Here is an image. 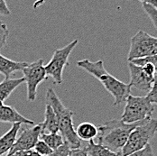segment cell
<instances>
[{
  "mask_svg": "<svg viewBox=\"0 0 157 156\" xmlns=\"http://www.w3.org/2000/svg\"><path fill=\"white\" fill-rule=\"evenodd\" d=\"M77 66L101 82L107 91H109L114 97V106H118L125 102L126 97L130 95L131 87L129 84H126L109 74L104 66L103 61L99 60L91 62L88 59H83L78 61Z\"/></svg>",
  "mask_w": 157,
  "mask_h": 156,
  "instance_id": "1",
  "label": "cell"
},
{
  "mask_svg": "<svg viewBox=\"0 0 157 156\" xmlns=\"http://www.w3.org/2000/svg\"><path fill=\"white\" fill-rule=\"evenodd\" d=\"M46 104H49L53 109L58 120L59 132L64 142H66L71 149L80 148L81 140H79L73 125V112L66 108L58 95L52 88H49L46 92Z\"/></svg>",
  "mask_w": 157,
  "mask_h": 156,
  "instance_id": "2",
  "label": "cell"
},
{
  "mask_svg": "<svg viewBox=\"0 0 157 156\" xmlns=\"http://www.w3.org/2000/svg\"><path fill=\"white\" fill-rule=\"evenodd\" d=\"M143 121L134 124H126L121 119L109 120L98 127L97 142L98 143L108 147L111 151L120 154L130 133Z\"/></svg>",
  "mask_w": 157,
  "mask_h": 156,
  "instance_id": "3",
  "label": "cell"
},
{
  "mask_svg": "<svg viewBox=\"0 0 157 156\" xmlns=\"http://www.w3.org/2000/svg\"><path fill=\"white\" fill-rule=\"evenodd\" d=\"M157 129L156 120L147 118L137 125L129 135L126 144L120 151V156H127L144 148L154 137Z\"/></svg>",
  "mask_w": 157,
  "mask_h": 156,
  "instance_id": "4",
  "label": "cell"
},
{
  "mask_svg": "<svg viewBox=\"0 0 157 156\" xmlns=\"http://www.w3.org/2000/svg\"><path fill=\"white\" fill-rule=\"evenodd\" d=\"M126 107L121 116V120L126 124L141 122L153 116L155 105L152 104L146 97L129 95L126 99Z\"/></svg>",
  "mask_w": 157,
  "mask_h": 156,
  "instance_id": "5",
  "label": "cell"
},
{
  "mask_svg": "<svg viewBox=\"0 0 157 156\" xmlns=\"http://www.w3.org/2000/svg\"><path fill=\"white\" fill-rule=\"evenodd\" d=\"M77 39L61 49H56L51 61L44 66L47 77H52L54 83L61 85L63 83V72L66 65H68L69 57L73 49L78 45Z\"/></svg>",
  "mask_w": 157,
  "mask_h": 156,
  "instance_id": "6",
  "label": "cell"
},
{
  "mask_svg": "<svg viewBox=\"0 0 157 156\" xmlns=\"http://www.w3.org/2000/svg\"><path fill=\"white\" fill-rule=\"evenodd\" d=\"M157 53L156 37L150 35L144 31H138L130 41V49L127 56V61L154 56Z\"/></svg>",
  "mask_w": 157,
  "mask_h": 156,
  "instance_id": "7",
  "label": "cell"
},
{
  "mask_svg": "<svg viewBox=\"0 0 157 156\" xmlns=\"http://www.w3.org/2000/svg\"><path fill=\"white\" fill-rule=\"evenodd\" d=\"M25 83L27 89V100L33 102L37 96V87L41 82L47 79L48 77L44 70V60L39 59L32 63H28L26 67L23 69Z\"/></svg>",
  "mask_w": 157,
  "mask_h": 156,
  "instance_id": "8",
  "label": "cell"
},
{
  "mask_svg": "<svg viewBox=\"0 0 157 156\" xmlns=\"http://www.w3.org/2000/svg\"><path fill=\"white\" fill-rule=\"evenodd\" d=\"M42 129L41 124L33 125L32 127L25 128L17 136L15 143L9 150L8 154L16 152H28L33 149L35 143L39 140Z\"/></svg>",
  "mask_w": 157,
  "mask_h": 156,
  "instance_id": "9",
  "label": "cell"
},
{
  "mask_svg": "<svg viewBox=\"0 0 157 156\" xmlns=\"http://www.w3.org/2000/svg\"><path fill=\"white\" fill-rule=\"evenodd\" d=\"M128 69L130 71V83L129 86L140 91L147 94L152 89L153 85L156 82L155 76L148 75L142 67L136 66L128 62Z\"/></svg>",
  "mask_w": 157,
  "mask_h": 156,
  "instance_id": "10",
  "label": "cell"
},
{
  "mask_svg": "<svg viewBox=\"0 0 157 156\" xmlns=\"http://www.w3.org/2000/svg\"><path fill=\"white\" fill-rule=\"evenodd\" d=\"M0 122L3 123H20L26 125H34V122L30 119H27L24 116H22L17 110L12 106L2 105L0 107Z\"/></svg>",
  "mask_w": 157,
  "mask_h": 156,
  "instance_id": "11",
  "label": "cell"
},
{
  "mask_svg": "<svg viewBox=\"0 0 157 156\" xmlns=\"http://www.w3.org/2000/svg\"><path fill=\"white\" fill-rule=\"evenodd\" d=\"M21 128L20 123L12 124L11 128L0 137V156L9 152L11 147L16 142L18 132Z\"/></svg>",
  "mask_w": 157,
  "mask_h": 156,
  "instance_id": "12",
  "label": "cell"
},
{
  "mask_svg": "<svg viewBox=\"0 0 157 156\" xmlns=\"http://www.w3.org/2000/svg\"><path fill=\"white\" fill-rule=\"evenodd\" d=\"M28 65L26 62H15L0 53V73L5 76V78H10V76L19 70H23Z\"/></svg>",
  "mask_w": 157,
  "mask_h": 156,
  "instance_id": "13",
  "label": "cell"
},
{
  "mask_svg": "<svg viewBox=\"0 0 157 156\" xmlns=\"http://www.w3.org/2000/svg\"><path fill=\"white\" fill-rule=\"evenodd\" d=\"M41 124V129L44 134H49V133H59V125H58V120L57 116L54 113L52 107L46 104L45 107V112H44V121Z\"/></svg>",
  "mask_w": 157,
  "mask_h": 156,
  "instance_id": "14",
  "label": "cell"
},
{
  "mask_svg": "<svg viewBox=\"0 0 157 156\" xmlns=\"http://www.w3.org/2000/svg\"><path fill=\"white\" fill-rule=\"evenodd\" d=\"M25 83V78H5L0 82V101H6L16 89Z\"/></svg>",
  "mask_w": 157,
  "mask_h": 156,
  "instance_id": "15",
  "label": "cell"
},
{
  "mask_svg": "<svg viewBox=\"0 0 157 156\" xmlns=\"http://www.w3.org/2000/svg\"><path fill=\"white\" fill-rule=\"evenodd\" d=\"M76 135L79 140L90 141L93 140L98 135V127L92 123L83 122L78 125L75 129Z\"/></svg>",
  "mask_w": 157,
  "mask_h": 156,
  "instance_id": "16",
  "label": "cell"
},
{
  "mask_svg": "<svg viewBox=\"0 0 157 156\" xmlns=\"http://www.w3.org/2000/svg\"><path fill=\"white\" fill-rule=\"evenodd\" d=\"M85 148L90 156H120V154L111 151L100 143H96L94 140L89 141V144Z\"/></svg>",
  "mask_w": 157,
  "mask_h": 156,
  "instance_id": "17",
  "label": "cell"
},
{
  "mask_svg": "<svg viewBox=\"0 0 157 156\" xmlns=\"http://www.w3.org/2000/svg\"><path fill=\"white\" fill-rule=\"evenodd\" d=\"M39 139L44 141L52 150H55L64 143L63 136L60 133H41Z\"/></svg>",
  "mask_w": 157,
  "mask_h": 156,
  "instance_id": "18",
  "label": "cell"
},
{
  "mask_svg": "<svg viewBox=\"0 0 157 156\" xmlns=\"http://www.w3.org/2000/svg\"><path fill=\"white\" fill-rule=\"evenodd\" d=\"M142 7L144 10V12L146 13V15L148 17L151 19L154 26L157 28V9L155 6L149 5V4H144L142 3Z\"/></svg>",
  "mask_w": 157,
  "mask_h": 156,
  "instance_id": "19",
  "label": "cell"
},
{
  "mask_svg": "<svg viewBox=\"0 0 157 156\" xmlns=\"http://www.w3.org/2000/svg\"><path fill=\"white\" fill-rule=\"evenodd\" d=\"M33 149H34L35 152H37L38 154H40L41 155L43 156H48L52 151H53V150H52V149L48 146L47 144H46L44 141L40 140V139L37 141V143H35Z\"/></svg>",
  "mask_w": 157,
  "mask_h": 156,
  "instance_id": "20",
  "label": "cell"
},
{
  "mask_svg": "<svg viewBox=\"0 0 157 156\" xmlns=\"http://www.w3.org/2000/svg\"><path fill=\"white\" fill-rule=\"evenodd\" d=\"M9 35V31L5 23L0 20V51L6 44V41Z\"/></svg>",
  "mask_w": 157,
  "mask_h": 156,
  "instance_id": "21",
  "label": "cell"
},
{
  "mask_svg": "<svg viewBox=\"0 0 157 156\" xmlns=\"http://www.w3.org/2000/svg\"><path fill=\"white\" fill-rule=\"evenodd\" d=\"M130 63H132L133 64L136 65V66H139V67H143V66H144L145 64H148V63H154V64L156 65V55L135 59V60H132Z\"/></svg>",
  "mask_w": 157,
  "mask_h": 156,
  "instance_id": "22",
  "label": "cell"
},
{
  "mask_svg": "<svg viewBox=\"0 0 157 156\" xmlns=\"http://www.w3.org/2000/svg\"><path fill=\"white\" fill-rule=\"evenodd\" d=\"M70 150H71V148H70L69 144L66 142H64L63 145H61L57 149L53 150L48 156H68Z\"/></svg>",
  "mask_w": 157,
  "mask_h": 156,
  "instance_id": "23",
  "label": "cell"
},
{
  "mask_svg": "<svg viewBox=\"0 0 157 156\" xmlns=\"http://www.w3.org/2000/svg\"><path fill=\"white\" fill-rule=\"evenodd\" d=\"M127 156H155L153 148L151 146V144H147L144 148H143L140 151H137L136 153H133Z\"/></svg>",
  "mask_w": 157,
  "mask_h": 156,
  "instance_id": "24",
  "label": "cell"
},
{
  "mask_svg": "<svg viewBox=\"0 0 157 156\" xmlns=\"http://www.w3.org/2000/svg\"><path fill=\"white\" fill-rule=\"evenodd\" d=\"M146 98L154 105H156L157 102V95H156V82L153 85L152 89H150V91L146 94Z\"/></svg>",
  "mask_w": 157,
  "mask_h": 156,
  "instance_id": "25",
  "label": "cell"
},
{
  "mask_svg": "<svg viewBox=\"0 0 157 156\" xmlns=\"http://www.w3.org/2000/svg\"><path fill=\"white\" fill-rule=\"evenodd\" d=\"M68 156H89L86 148H76V149H71L69 152Z\"/></svg>",
  "mask_w": 157,
  "mask_h": 156,
  "instance_id": "26",
  "label": "cell"
},
{
  "mask_svg": "<svg viewBox=\"0 0 157 156\" xmlns=\"http://www.w3.org/2000/svg\"><path fill=\"white\" fill-rule=\"evenodd\" d=\"M11 11L7 6L6 0H0V16H10Z\"/></svg>",
  "mask_w": 157,
  "mask_h": 156,
  "instance_id": "27",
  "label": "cell"
},
{
  "mask_svg": "<svg viewBox=\"0 0 157 156\" xmlns=\"http://www.w3.org/2000/svg\"><path fill=\"white\" fill-rule=\"evenodd\" d=\"M141 3H144V4H149V5H152L156 7L157 6V0H139Z\"/></svg>",
  "mask_w": 157,
  "mask_h": 156,
  "instance_id": "28",
  "label": "cell"
},
{
  "mask_svg": "<svg viewBox=\"0 0 157 156\" xmlns=\"http://www.w3.org/2000/svg\"><path fill=\"white\" fill-rule=\"evenodd\" d=\"M27 152H16L12 154H8L6 156H26Z\"/></svg>",
  "mask_w": 157,
  "mask_h": 156,
  "instance_id": "29",
  "label": "cell"
},
{
  "mask_svg": "<svg viewBox=\"0 0 157 156\" xmlns=\"http://www.w3.org/2000/svg\"><path fill=\"white\" fill-rule=\"evenodd\" d=\"M26 156H43L41 155L40 154H38L37 152H35L34 150H30L27 152V155Z\"/></svg>",
  "mask_w": 157,
  "mask_h": 156,
  "instance_id": "30",
  "label": "cell"
},
{
  "mask_svg": "<svg viewBox=\"0 0 157 156\" xmlns=\"http://www.w3.org/2000/svg\"><path fill=\"white\" fill-rule=\"evenodd\" d=\"M2 105H3V102H1V101H0V107H1Z\"/></svg>",
  "mask_w": 157,
  "mask_h": 156,
  "instance_id": "31",
  "label": "cell"
}]
</instances>
